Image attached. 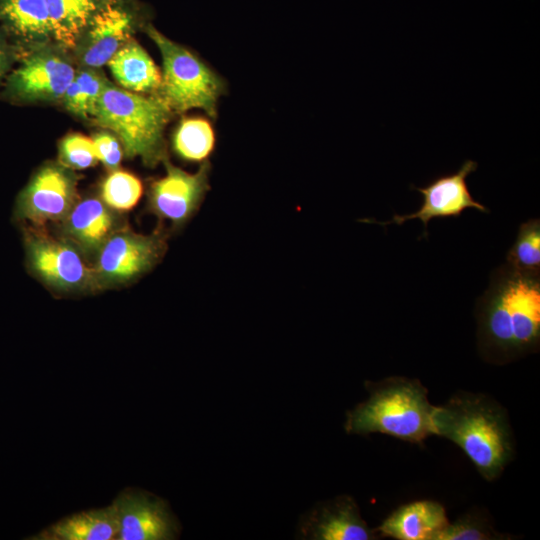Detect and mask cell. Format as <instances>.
<instances>
[{"instance_id":"obj_1","label":"cell","mask_w":540,"mask_h":540,"mask_svg":"<svg viewBox=\"0 0 540 540\" xmlns=\"http://www.w3.org/2000/svg\"><path fill=\"white\" fill-rule=\"evenodd\" d=\"M477 347L488 363L504 365L540 346V273L508 263L494 269L475 305Z\"/></svg>"},{"instance_id":"obj_2","label":"cell","mask_w":540,"mask_h":540,"mask_svg":"<svg viewBox=\"0 0 540 540\" xmlns=\"http://www.w3.org/2000/svg\"><path fill=\"white\" fill-rule=\"evenodd\" d=\"M435 435L459 446L487 481L497 479L514 456V438L506 410L481 393L460 391L435 406Z\"/></svg>"},{"instance_id":"obj_3","label":"cell","mask_w":540,"mask_h":540,"mask_svg":"<svg viewBox=\"0 0 540 540\" xmlns=\"http://www.w3.org/2000/svg\"><path fill=\"white\" fill-rule=\"evenodd\" d=\"M366 386L369 398L348 413L347 433H382L412 443L435 435V406L418 379L392 376Z\"/></svg>"},{"instance_id":"obj_4","label":"cell","mask_w":540,"mask_h":540,"mask_svg":"<svg viewBox=\"0 0 540 540\" xmlns=\"http://www.w3.org/2000/svg\"><path fill=\"white\" fill-rule=\"evenodd\" d=\"M172 113L157 94L141 95L108 81L92 118L117 136L128 157L154 166L166 159L163 132Z\"/></svg>"},{"instance_id":"obj_5","label":"cell","mask_w":540,"mask_h":540,"mask_svg":"<svg viewBox=\"0 0 540 540\" xmlns=\"http://www.w3.org/2000/svg\"><path fill=\"white\" fill-rule=\"evenodd\" d=\"M146 32L162 57V82L157 95L172 112L201 108L215 117L218 99L225 91L224 81L193 53L153 26L148 25Z\"/></svg>"},{"instance_id":"obj_6","label":"cell","mask_w":540,"mask_h":540,"mask_svg":"<svg viewBox=\"0 0 540 540\" xmlns=\"http://www.w3.org/2000/svg\"><path fill=\"white\" fill-rule=\"evenodd\" d=\"M22 230L27 268L37 279L59 292L97 290L92 262L73 243L45 228Z\"/></svg>"},{"instance_id":"obj_7","label":"cell","mask_w":540,"mask_h":540,"mask_svg":"<svg viewBox=\"0 0 540 540\" xmlns=\"http://www.w3.org/2000/svg\"><path fill=\"white\" fill-rule=\"evenodd\" d=\"M166 235H145L123 227L97 253L93 265L97 290L128 284L149 272L165 254Z\"/></svg>"},{"instance_id":"obj_8","label":"cell","mask_w":540,"mask_h":540,"mask_svg":"<svg viewBox=\"0 0 540 540\" xmlns=\"http://www.w3.org/2000/svg\"><path fill=\"white\" fill-rule=\"evenodd\" d=\"M76 185V177L62 164L41 167L16 199L15 220L35 228L62 222L78 201Z\"/></svg>"},{"instance_id":"obj_9","label":"cell","mask_w":540,"mask_h":540,"mask_svg":"<svg viewBox=\"0 0 540 540\" xmlns=\"http://www.w3.org/2000/svg\"><path fill=\"white\" fill-rule=\"evenodd\" d=\"M166 174L155 180L149 191V210L172 229L182 228L198 211L209 190L210 164L204 161L195 173H188L167 159Z\"/></svg>"},{"instance_id":"obj_10","label":"cell","mask_w":540,"mask_h":540,"mask_svg":"<svg viewBox=\"0 0 540 540\" xmlns=\"http://www.w3.org/2000/svg\"><path fill=\"white\" fill-rule=\"evenodd\" d=\"M75 73L73 66L61 56L36 51L25 56L8 74L4 95L15 102L62 99Z\"/></svg>"},{"instance_id":"obj_11","label":"cell","mask_w":540,"mask_h":540,"mask_svg":"<svg viewBox=\"0 0 540 540\" xmlns=\"http://www.w3.org/2000/svg\"><path fill=\"white\" fill-rule=\"evenodd\" d=\"M478 164L473 160H466L460 168L451 174L441 175L433 179L424 187H414L422 194V204L413 213L394 215L390 221L376 222L380 225L398 224L412 219H420L424 225L423 236L427 237V225L434 218H457L466 209L472 208L483 213L490 210L472 196L467 185V177L476 171Z\"/></svg>"},{"instance_id":"obj_12","label":"cell","mask_w":540,"mask_h":540,"mask_svg":"<svg viewBox=\"0 0 540 540\" xmlns=\"http://www.w3.org/2000/svg\"><path fill=\"white\" fill-rule=\"evenodd\" d=\"M118 540H169L176 538L177 525L167 504L148 493L127 489L113 501Z\"/></svg>"},{"instance_id":"obj_13","label":"cell","mask_w":540,"mask_h":540,"mask_svg":"<svg viewBox=\"0 0 540 540\" xmlns=\"http://www.w3.org/2000/svg\"><path fill=\"white\" fill-rule=\"evenodd\" d=\"M118 214L99 198L78 199L61 222L63 237L88 259L95 258L106 241L125 227Z\"/></svg>"},{"instance_id":"obj_14","label":"cell","mask_w":540,"mask_h":540,"mask_svg":"<svg viewBox=\"0 0 540 540\" xmlns=\"http://www.w3.org/2000/svg\"><path fill=\"white\" fill-rule=\"evenodd\" d=\"M132 19L123 9L106 3L94 14L89 26L81 62L97 69L107 64L113 55L131 38Z\"/></svg>"},{"instance_id":"obj_15","label":"cell","mask_w":540,"mask_h":540,"mask_svg":"<svg viewBox=\"0 0 540 540\" xmlns=\"http://www.w3.org/2000/svg\"><path fill=\"white\" fill-rule=\"evenodd\" d=\"M448 524L442 504L419 500L398 507L376 531L379 536L397 540H438Z\"/></svg>"},{"instance_id":"obj_16","label":"cell","mask_w":540,"mask_h":540,"mask_svg":"<svg viewBox=\"0 0 540 540\" xmlns=\"http://www.w3.org/2000/svg\"><path fill=\"white\" fill-rule=\"evenodd\" d=\"M307 535L318 540H373L379 534L362 519L351 497L342 496L329 501L308 519Z\"/></svg>"},{"instance_id":"obj_17","label":"cell","mask_w":540,"mask_h":540,"mask_svg":"<svg viewBox=\"0 0 540 540\" xmlns=\"http://www.w3.org/2000/svg\"><path fill=\"white\" fill-rule=\"evenodd\" d=\"M118 531V519L112 504L67 516L30 539L112 540L116 539Z\"/></svg>"},{"instance_id":"obj_18","label":"cell","mask_w":540,"mask_h":540,"mask_svg":"<svg viewBox=\"0 0 540 540\" xmlns=\"http://www.w3.org/2000/svg\"><path fill=\"white\" fill-rule=\"evenodd\" d=\"M116 81L135 93L157 94L162 74L149 54L130 38L107 63Z\"/></svg>"},{"instance_id":"obj_19","label":"cell","mask_w":540,"mask_h":540,"mask_svg":"<svg viewBox=\"0 0 540 540\" xmlns=\"http://www.w3.org/2000/svg\"><path fill=\"white\" fill-rule=\"evenodd\" d=\"M0 25L19 43H39L52 36L45 0H0Z\"/></svg>"},{"instance_id":"obj_20","label":"cell","mask_w":540,"mask_h":540,"mask_svg":"<svg viewBox=\"0 0 540 540\" xmlns=\"http://www.w3.org/2000/svg\"><path fill=\"white\" fill-rule=\"evenodd\" d=\"M52 37L63 47L73 48L99 9L97 0H45Z\"/></svg>"},{"instance_id":"obj_21","label":"cell","mask_w":540,"mask_h":540,"mask_svg":"<svg viewBox=\"0 0 540 540\" xmlns=\"http://www.w3.org/2000/svg\"><path fill=\"white\" fill-rule=\"evenodd\" d=\"M175 153L183 160L204 162L215 147V133L208 120L200 117L183 119L172 139Z\"/></svg>"},{"instance_id":"obj_22","label":"cell","mask_w":540,"mask_h":540,"mask_svg":"<svg viewBox=\"0 0 540 540\" xmlns=\"http://www.w3.org/2000/svg\"><path fill=\"white\" fill-rule=\"evenodd\" d=\"M107 82L96 69L85 67L76 71L62 97L65 108L83 118L92 116Z\"/></svg>"},{"instance_id":"obj_23","label":"cell","mask_w":540,"mask_h":540,"mask_svg":"<svg viewBox=\"0 0 540 540\" xmlns=\"http://www.w3.org/2000/svg\"><path fill=\"white\" fill-rule=\"evenodd\" d=\"M506 263L525 272L540 273V220L520 224L516 238L507 252Z\"/></svg>"},{"instance_id":"obj_24","label":"cell","mask_w":540,"mask_h":540,"mask_svg":"<svg viewBox=\"0 0 540 540\" xmlns=\"http://www.w3.org/2000/svg\"><path fill=\"white\" fill-rule=\"evenodd\" d=\"M143 193V185L134 174L114 170L101 185V200L117 212L131 210L137 205Z\"/></svg>"},{"instance_id":"obj_25","label":"cell","mask_w":540,"mask_h":540,"mask_svg":"<svg viewBox=\"0 0 540 540\" xmlns=\"http://www.w3.org/2000/svg\"><path fill=\"white\" fill-rule=\"evenodd\" d=\"M510 535L498 532L490 520L480 512H467L455 522L450 523L440 534L438 540H504Z\"/></svg>"},{"instance_id":"obj_26","label":"cell","mask_w":540,"mask_h":540,"mask_svg":"<svg viewBox=\"0 0 540 540\" xmlns=\"http://www.w3.org/2000/svg\"><path fill=\"white\" fill-rule=\"evenodd\" d=\"M59 160L69 169H85L98 161L92 138L73 133L62 139Z\"/></svg>"},{"instance_id":"obj_27","label":"cell","mask_w":540,"mask_h":540,"mask_svg":"<svg viewBox=\"0 0 540 540\" xmlns=\"http://www.w3.org/2000/svg\"><path fill=\"white\" fill-rule=\"evenodd\" d=\"M98 161L109 170H117L122 160L119 139L107 131L96 133L92 138Z\"/></svg>"},{"instance_id":"obj_28","label":"cell","mask_w":540,"mask_h":540,"mask_svg":"<svg viewBox=\"0 0 540 540\" xmlns=\"http://www.w3.org/2000/svg\"><path fill=\"white\" fill-rule=\"evenodd\" d=\"M13 49L8 44L6 40V34L3 30H0V85L3 82L4 78H7L8 71L11 66V61L13 59Z\"/></svg>"},{"instance_id":"obj_29","label":"cell","mask_w":540,"mask_h":540,"mask_svg":"<svg viewBox=\"0 0 540 540\" xmlns=\"http://www.w3.org/2000/svg\"><path fill=\"white\" fill-rule=\"evenodd\" d=\"M97 1H98V2H99V1H102V2H106V3H111V2H115V1H117V0H97Z\"/></svg>"}]
</instances>
